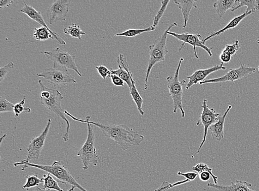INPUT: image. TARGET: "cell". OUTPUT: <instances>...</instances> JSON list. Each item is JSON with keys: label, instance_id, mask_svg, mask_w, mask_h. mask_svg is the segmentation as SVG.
I'll list each match as a JSON object with an SVG mask.
<instances>
[{"label": "cell", "instance_id": "6da1fadb", "mask_svg": "<svg viewBox=\"0 0 259 191\" xmlns=\"http://www.w3.org/2000/svg\"><path fill=\"white\" fill-rule=\"evenodd\" d=\"M90 116L84 120L101 130L108 138L115 142L123 151H127L132 146H139L144 140V136L124 124H105L90 121Z\"/></svg>", "mask_w": 259, "mask_h": 191}, {"label": "cell", "instance_id": "7a4b0ae2", "mask_svg": "<svg viewBox=\"0 0 259 191\" xmlns=\"http://www.w3.org/2000/svg\"><path fill=\"white\" fill-rule=\"evenodd\" d=\"M38 83L40 88L41 104L67 123V130L63 135V139L65 142H67L69 140L70 126L61 105L62 100L64 99L63 95L57 89L46 87L41 80H39Z\"/></svg>", "mask_w": 259, "mask_h": 191}, {"label": "cell", "instance_id": "3957f363", "mask_svg": "<svg viewBox=\"0 0 259 191\" xmlns=\"http://www.w3.org/2000/svg\"><path fill=\"white\" fill-rule=\"evenodd\" d=\"M23 165L22 171L25 170L28 167H32L48 172L54 177H56L59 182L63 183L65 184H69L72 186H74L81 191H88L84 188L81 185L78 183L73 176L70 174V171L63 164L61 161H56L51 165L35 164L30 162H26L22 161L21 162L14 163V166Z\"/></svg>", "mask_w": 259, "mask_h": 191}, {"label": "cell", "instance_id": "277c9868", "mask_svg": "<svg viewBox=\"0 0 259 191\" xmlns=\"http://www.w3.org/2000/svg\"><path fill=\"white\" fill-rule=\"evenodd\" d=\"M64 112L65 115L71 117L73 120L77 122L86 123L88 125L87 139L85 143H84L83 146L80 149V150L77 154V156L78 157H80L82 160L83 170H88L90 165H93L94 166L97 165L98 163V160L100 159L97 153H96L95 136L92 124L81 120V119H78L71 115L67 110L64 111Z\"/></svg>", "mask_w": 259, "mask_h": 191}, {"label": "cell", "instance_id": "5b68a950", "mask_svg": "<svg viewBox=\"0 0 259 191\" xmlns=\"http://www.w3.org/2000/svg\"><path fill=\"white\" fill-rule=\"evenodd\" d=\"M176 22L171 24L160 37L156 39L153 45L149 46L150 58L147 69V73L144 84V90L148 89V81L150 73L154 66L158 63L165 61V56L168 52L166 47L167 32L174 27H177Z\"/></svg>", "mask_w": 259, "mask_h": 191}, {"label": "cell", "instance_id": "8992f818", "mask_svg": "<svg viewBox=\"0 0 259 191\" xmlns=\"http://www.w3.org/2000/svg\"><path fill=\"white\" fill-rule=\"evenodd\" d=\"M184 60L183 57L180 58L174 76H168L166 79L167 88L173 101L174 112L177 113L179 109L182 112L183 118L185 117L186 115L183 106V86L186 84V81L185 80L179 81V73Z\"/></svg>", "mask_w": 259, "mask_h": 191}, {"label": "cell", "instance_id": "52a82bcc", "mask_svg": "<svg viewBox=\"0 0 259 191\" xmlns=\"http://www.w3.org/2000/svg\"><path fill=\"white\" fill-rule=\"evenodd\" d=\"M44 54L53 62L54 68L70 69L82 77V74L75 63V55H71L67 51L60 49L59 47L52 51H45Z\"/></svg>", "mask_w": 259, "mask_h": 191}, {"label": "cell", "instance_id": "ba28073f", "mask_svg": "<svg viewBox=\"0 0 259 191\" xmlns=\"http://www.w3.org/2000/svg\"><path fill=\"white\" fill-rule=\"evenodd\" d=\"M207 102L208 101L206 99H203L202 104V111L200 116L199 120H198L196 123L197 126H202L203 127V140L199 148L198 149L197 151L194 154V156H192V158H194L196 155L200 152L204 143H205L206 141L209 128L211 126L212 124L218 122L219 117L221 115V114L217 112L213 108H209L207 105Z\"/></svg>", "mask_w": 259, "mask_h": 191}, {"label": "cell", "instance_id": "9c48e42d", "mask_svg": "<svg viewBox=\"0 0 259 191\" xmlns=\"http://www.w3.org/2000/svg\"><path fill=\"white\" fill-rule=\"evenodd\" d=\"M37 76L45 79L54 86L68 85L77 83L75 77L69 74L68 69L49 68L45 70L43 73L37 74Z\"/></svg>", "mask_w": 259, "mask_h": 191}, {"label": "cell", "instance_id": "30bf717a", "mask_svg": "<svg viewBox=\"0 0 259 191\" xmlns=\"http://www.w3.org/2000/svg\"><path fill=\"white\" fill-rule=\"evenodd\" d=\"M70 1L56 0L48 9L46 15L48 23L53 25L58 22L65 21L69 13Z\"/></svg>", "mask_w": 259, "mask_h": 191}, {"label": "cell", "instance_id": "8fae6325", "mask_svg": "<svg viewBox=\"0 0 259 191\" xmlns=\"http://www.w3.org/2000/svg\"><path fill=\"white\" fill-rule=\"evenodd\" d=\"M167 34L172 35V37L177 38L178 40L183 41V43L182 46L180 47L179 49L180 51L184 48L186 44H188L194 47V55L197 59H199L196 51L197 47H201L202 49L205 50L208 53L210 57H212L213 56L212 52V49H213V47L209 48V47L205 45V43H204L203 40H200V38L202 36L200 34H191L189 33L178 34L171 32L169 31H168Z\"/></svg>", "mask_w": 259, "mask_h": 191}, {"label": "cell", "instance_id": "7c38bea8", "mask_svg": "<svg viewBox=\"0 0 259 191\" xmlns=\"http://www.w3.org/2000/svg\"><path fill=\"white\" fill-rule=\"evenodd\" d=\"M256 69L254 68L247 67V66L244 64H241L240 67L238 69H231L224 76L214 79L206 80L203 82H200V85H203L204 84H209V83L234 82L242 79L246 76L254 73Z\"/></svg>", "mask_w": 259, "mask_h": 191}, {"label": "cell", "instance_id": "4fadbf2b", "mask_svg": "<svg viewBox=\"0 0 259 191\" xmlns=\"http://www.w3.org/2000/svg\"><path fill=\"white\" fill-rule=\"evenodd\" d=\"M52 120L48 119V123L46 128L40 136L35 137L30 142L28 147V157L26 159L24 160V162H29L33 159L38 160L40 156L42 149L45 146V141L49 133V130L51 126Z\"/></svg>", "mask_w": 259, "mask_h": 191}, {"label": "cell", "instance_id": "5bb4252c", "mask_svg": "<svg viewBox=\"0 0 259 191\" xmlns=\"http://www.w3.org/2000/svg\"><path fill=\"white\" fill-rule=\"evenodd\" d=\"M24 6L19 11V13L25 14L27 15L30 19L33 21L37 22L39 25H41L42 27L47 28L49 30L51 34L53 36L54 39H55L57 42L62 45H66L65 41L60 37L59 35L52 31V30L48 26L44 20V18L42 16L41 12L36 10L34 8L28 5L25 2H23Z\"/></svg>", "mask_w": 259, "mask_h": 191}, {"label": "cell", "instance_id": "9a60e30c", "mask_svg": "<svg viewBox=\"0 0 259 191\" xmlns=\"http://www.w3.org/2000/svg\"><path fill=\"white\" fill-rule=\"evenodd\" d=\"M227 68L224 67V63L220 65H215L214 67L205 70H200L195 72L190 76L187 77L189 82L186 87V89H190L193 85H197L198 83L206 80V77L215 72L219 70H226Z\"/></svg>", "mask_w": 259, "mask_h": 191}, {"label": "cell", "instance_id": "2e32d148", "mask_svg": "<svg viewBox=\"0 0 259 191\" xmlns=\"http://www.w3.org/2000/svg\"><path fill=\"white\" fill-rule=\"evenodd\" d=\"M117 63L118 69L117 70L111 69V74L119 77L126 83L130 89L132 86L131 78L134 75L130 71L128 61L122 54H120L117 58Z\"/></svg>", "mask_w": 259, "mask_h": 191}, {"label": "cell", "instance_id": "e0dca14e", "mask_svg": "<svg viewBox=\"0 0 259 191\" xmlns=\"http://www.w3.org/2000/svg\"><path fill=\"white\" fill-rule=\"evenodd\" d=\"M232 108V106H228V109L225 112L224 115H221L219 117L218 122L212 125L209 128L213 139L217 141H221L224 138V128L226 121V118L229 112Z\"/></svg>", "mask_w": 259, "mask_h": 191}, {"label": "cell", "instance_id": "ac0fdd59", "mask_svg": "<svg viewBox=\"0 0 259 191\" xmlns=\"http://www.w3.org/2000/svg\"><path fill=\"white\" fill-rule=\"evenodd\" d=\"M207 186L219 191H256L250 188L252 184L249 182L242 181H236L231 182L228 186H222L212 183H208Z\"/></svg>", "mask_w": 259, "mask_h": 191}, {"label": "cell", "instance_id": "d6986e66", "mask_svg": "<svg viewBox=\"0 0 259 191\" xmlns=\"http://www.w3.org/2000/svg\"><path fill=\"white\" fill-rule=\"evenodd\" d=\"M250 14H252V13H246L245 12V13L242 15L234 18V19L231 21H230V22L229 23L226 27L220 30V31L213 32L211 34L209 35L208 37L205 39H203L202 40L203 42L206 43V41L208 40L212 39L213 37H218V36L220 35L221 34L226 32L227 31H228V30L232 29L237 27L239 25L240 23L242 22L246 17L249 16Z\"/></svg>", "mask_w": 259, "mask_h": 191}, {"label": "cell", "instance_id": "ffe728a7", "mask_svg": "<svg viewBox=\"0 0 259 191\" xmlns=\"http://www.w3.org/2000/svg\"><path fill=\"white\" fill-rule=\"evenodd\" d=\"M174 3L178 5L179 8L182 11L184 17V28L186 27L187 23L189 20L191 11L192 8L197 9V2L185 1V0H175Z\"/></svg>", "mask_w": 259, "mask_h": 191}, {"label": "cell", "instance_id": "44dd1931", "mask_svg": "<svg viewBox=\"0 0 259 191\" xmlns=\"http://www.w3.org/2000/svg\"><path fill=\"white\" fill-rule=\"evenodd\" d=\"M237 7V1L235 0H219L213 4L216 13L222 18L229 10H233Z\"/></svg>", "mask_w": 259, "mask_h": 191}, {"label": "cell", "instance_id": "7402d4cb", "mask_svg": "<svg viewBox=\"0 0 259 191\" xmlns=\"http://www.w3.org/2000/svg\"><path fill=\"white\" fill-rule=\"evenodd\" d=\"M131 81L132 86V88L130 89L131 97L136 104L138 111L140 112L141 115L144 116L145 114L142 108L144 100L138 91L134 76L132 77Z\"/></svg>", "mask_w": 259, "mask_h": 191}, {"label": "cell", "instance_id": "603a6c76", "mask_svg": "<svg viewBox=\"0 0 259 191\" xmlns=\"http://www.w3.org/2000/svg\"><path fill=\"white\" fill-rule=\"evenodd\" d=\"M243 7H247L246 13L254 14L256 11L259 10V0H251V1L239 0L237 1V7L232 11H236Z\"/></svg>", "mask_w": 259, "mask_h": 191}, {"label": "cell", "instance_id": "cb8c5ba5", "mask_svg": "<svg viewBox=\"0 0 259 191\" xmlns=\"http://www.w3.org/2000/svg\"><path fill=\"white\" fill-rule=\"evenodd\" d=\"M42 180H44V189L48 190H56L57 191H64L60 187L58 184V181L54 179L51 174H44Z\"/></svg>", "mask_w": 259, "mask_h": 191}, {"label": "cell", "instance_id": "d4e9b609", "mask_svg": "<svg viewBox=\"0 0 259 191\" xmlns=\"http://www.w3.org/2000/svg\"><path fill=\"white\" fill-rule=\"evenodd\" d=\"M64 33L70 35L73 38H78L79 40H81L82 35H86V33L84 32L80 27L75 23L72 24L68 28H64Z\"/></svg>", "mask_w": 259, "mask_h": 191}, {"label": "cell", "instance_id": "484cf974", "mask_svg": "<svg viewBox=\"0 0 259 191\" xmlns=\"http://www.w3.org/2000/svg\"><path fill=\"white\" fill-rule=\"evenodd\" d=\"M155 28L152 26L147 28L142 29H129L123 33L116 34L114 35L116 37H125L128 38H134L138 35H140L143 33L154 31Z\"/></svg>", "mask_w": 259, "mask_h": 191}, {"label": "cell", "instance_id": "4316f807", "mask_svg": "<svg viewBox=\"0 0 259 191\" xmlns=\"http://www.w3.org/2000/svg\"><path fill=\"white\" fill-rule=\"evenodd\" d=\"M33 37L38 41H46L49 39H54L49 30L44 27L34 29Z\"/></svg>", "mask_w": 259, "mask_h": 191}, {"label": "cell", "instance_id": "83f0119b", "mask_svg": "<svg viewBox=\"0 0 259 191\" xmlns=\"http://www.w3.org/2000/svg\"><path fill=\"white\" fill-rule=\"evenodd\" d=\"M192 170L197 172L198 175L203 171H208L213 178L214 184H218L219 177L213 174L212 169L210 168L208 165L202 163L198 164L193 167Z\"/></svg>", "mask_w": 259, "mask_h": 191}, {"label": "cell", "instance_id": "f1b7e54d", "mask_svg": "<svg viewBox=\"0 0 259 191\" xmlns=\"http://www.w3.org/2000/svg\"><path fill=\"white\" fill-rule=\"evenodd\" d=\"M26 182L22 187V189H28L30 188L38 186V185L44 182V180L38 177L37 174L26 176Z\"/></svg>", "mask_w": 259, "mask_h": 191}, {"label": "cell", "instance_id": "f546056e", "mask_svg": "<svg viewBox=\"0 0 259 191\" xmlns=\"http://www.w3.org/2000/svg\"><path fill=\"white\" fill-rule=\"evenodd\" d=\"M170 3V0L168 1V0H167V1H162L161 2V7L158 12L157 14L155 16L154 20H153V24L152 25V27L154 28H156V27L158 26L159 23V21L160 19H161V17L162 16L164 15L165 12L166 10L167 5L168 3Z\"/></svg>", "mask_w": 259, "mask_h": 191}, {"label": "cell", "instance_id": "4dcf8cb0", "mask_svg": "<svg viewBox=\"0 0 259 191\" xmlns=\"http://www.w3.org/2000/svg\"><path fill=\"white\" fill-rule=\"evenodd\" d=\"M15 105L5 98L0 97V112L14 111Z\"/></svg>", "mask_w": 259, "mask_h": 191}, {"label": "cell", "instance_id": "1f68e13d", "mask_svg": "<svg viewBox=\"0 0 259 191\" xmlns=\"http://www.w3.org/2000/svg\"><path fill=\"white\" fill-rule=\"evenodd\" d=\"M25 100L26 97H24L23 100H21L20 103L15 104L14 107L15 118L19 117L21 113L24 111L27 113L31 112V109L29 108V107H25L24 106L25 104Z\"/></svg>", "mask_w": 259, "mask_h": 191}, {"label": "cell", "instance_id": "d6a6232c", "mask_svg": "<svg viewBox=\"0 0 259 191\" xmlns=\"http://www.w3.org/2000/svg\"><path fill=\"white\" fill-rule=\"evenodd\" d=\"M14 63L11 62L8 65L5 66V67L0 68V82L2 83L6 76H7L9 73V72L11 70L14 69Z\"/></svg>", "mask_w": 259, "mask_h": 191}, {"label": "cell", "instance_id": "836d02e7", "mask_svg": "<svg viewBox=\"0 0 259 191\" xmlns=\"http://www.w3.org/2000/svg\"><path fill=\"white\" fill-rule=\"evenodd\" d=\"M239 49V41L236 40L235 41L234 43L232 45H227L224 50L230 53L232 56H233L236 54Z\"/></svg>", "mask_w": 259, "mask_h": 191}, {"label": "cell", "instance_id": "e575fe53", "mask_svg": "<svg viewBox=\"0 0 259 191\" xmlns=\"http://www.w3.org/2000/svg\"><path fill=\"white\" fill-rule=\"evenodd\" d=\"M96 69L98 70L99 74L104 80H106L108 77H110L111 75V70H108L104 65H100L99 67H96Z\"/></svg>", "mask_w": 259, "mask_h": 191}, {"label": "cell", "instance_id": "d590c367", "mask_svg": "<svg viewBox=\"0 0 259 191\" xmlns=\"http://www.w3.org/2000/svg\"><path fill=\"white\" fill-rule=\"evenodd\" d=\"M184 183V181H179L174 184H171L167 181H164L163 182H162V184L161 185V186L158 189H156L154 191H165L175 186H178V185H181L182 184Z\"/></svg>", "mask_w": 259, "mask_h": 191}, {"label": "cell", "instance_id": "8d00e7d4", "mask_svg": "<svg viewBox=\"0 0 259 191\" xmlns=\"http://www.w3.org/2000/svg\"><path fill=\"white\" fill-rule=\"evenodd\" d=\"M178 175L179 176H182L185 177L187 180H188L190 182L194 181L197 178L198 174L196 172H186L183 173L180 171L178 172Z\"/></svg>", "mask_w": 259, "mask_h": 191}, {"label": "cell", "instance_id": "74e56055", "mask_svg": "<svg viewBox=\"0 0 259 191\" xmlns=\"http://www.w3.org/2000/svg\"><path fill=\"white\" fill-rule=\"evenodd\" d=\"M110 77L114 86L118 87H123L124 86V81L118 76L111 74Z\"/></svg>", "mask_w": 259, "mask_h": 191}, {"label": "cell", "instance_id": "f35d334b", "mask_svg": "<svg viewBox=\"0 0 259 191\" xmlns=\"http://www.w3.org/2000/svg\"><path fill=\"white\" fill-rule=\"evenodd\" d=\"M232 55L224 50H223L220 56V58L222 63H229L232 59Z\"/></svg>", "mask_w": 259, "mask_h": 191}, {"label": "cell", "instance_id": "ab89813d", "mask_svg": "<svg viewBox=\"0 0 259 191\" xmlns=\"http://www.w3.org/2000/svg\"><path fill=\"white\" fill-rule=\"evenodd\" d=\"M200 180L202 181H208L210 180V177H212L208 171H203L199 175Z\"/></svg>", "mask_w": 259, "mask_h": 191}, {"label": "cell", "instance_id": "60d3db41", "mask_svg": "<svg viewBox=\"0 0 259 191\" xmlns=\"http://www.w3.org/2000/svg\"><path fill=\"white\" fill-rule=\"evenodd\" d=\"M14 2L13 0H0V8L9 7Z\"/></svg>", "mask_w": 259, "mask_h": 191}, {"label": "cell", "instance_id": "b9f144b4", "mask_svg": "<svg viewBox=\"0 0 259 191\" xmlns=\"http://www.w3.org/2000/svg\"><path fill=\"white\" fill-rule=\"evenodd\" d=\"M7 135L5 134L1 137V139H0V145H2V142H3L4 139H5L6 138V137H7Z\"/></svg>", "mask_w": 259, "mask_h": 191}, {"label": "cell", "instance_id": "7bdbcfd3", "mask_svg": "<svg viewBox=\"0 0 259 191\" xmlns=\"http://www.w3.org/2000/svg\"><path fill=\"white\" fill-rule=\"evenodd\" d=\"M33 191H49V190L44 189V188L42 189L39 187H37V188H36L35 189H34Z\"/></svg>", "mask_w": 259, "mask_h": 191}, {"label": "cell", "instance_id": "ee69618b", "mask_svg": "<svg viewBox=\"0 0 259 191\" xmlns=\"http://www.w3.org/2000/svg\"><path fill=\"white\" fill-rule=\"evenodd\" d=\"M75 188L76 187L74 186H72V187L67 191H74Z\"/></svg>", "mask_w": 259, "mask_h": 191}, {"label": "cell", "instance_id": "f6af8a7d", "mask_svg": "<svg viewBox=\"0 0 259 191\" xmlns=\"http://www.w3.org/2000/svg\"><path fill=\"white\" fill-rule=\"evenodd\" d=\"M257 43L259 44V39H258L257 40Z\"/></svg>", "mask_w": 259, "mask_h": 191}, {"label": "cell", "instance_id": "bcb514c9", "mask_svg": "<svg viewBox=\"0 0 259 191\" xmlns=\"http://www.w3.org/2000/svg\"><path fill=\"white\" fill-rule=\"evenodd\" d=\"M258 73H259V66H258Z\"/></svg>", "mask_w": 259, "mask_h": 191}]
</instances>
